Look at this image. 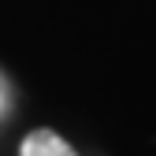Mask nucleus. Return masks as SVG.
I'll use <instances>...</instances> for the list:
<instances>
[{"label":"nucleus","instance_id":"f257e3e1","mask_svg":"<svg viewBox=\"0 0 156 156\" xmlns=\"http://www.w3.org/2000/svg\"><path fill=\"white\" fill-rule=\"evenodd\" d=\"M19 156H78V152L71 149V141H67V138H60L56 130L41 126V130H30L26 138H23V145H19Z\"/></svg>","mask_w":156,"mask_h":156},{"label":"nucleus","instance_id":"f03ea898","mask_svg":"<svg viewBox=\"0 0 156 156\" xmlns=\"http://www.w3.org/2000/svg\"><path fill=\"white\" fill-rule=\"evenodd\" d=\"M0 108H4V82H0Z\"/></svg>","mask_w":156,"mask_h":156}]
</instances>
